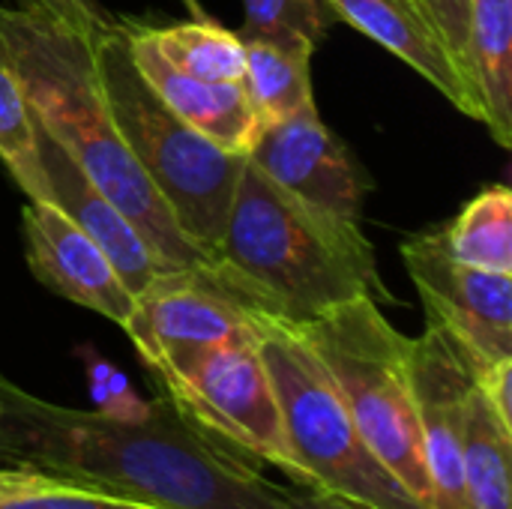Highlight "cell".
<instances>
[{
  "mask_svg": "<svg viewBox=\"0 0 512 509\" xmlns=\"http://www.w3.org/2000/svg\"><path fill=\"white\" fill-rule=\"evenodd\" d=\"M162 393L141 423L54 405L0 372V462L162 509H288V489L252 471Z\"/></svg>",
  "mask_w": 512,
  "mask_h": 509,
  "instance_id": "6da1fadb",
  "label": "cell"
},
{
  "mask_svg": "<svg viewBox=\"0 0 512 509\" xmlns=\"http://www.w3.org/2000/svg\"><path fill=\"white\" fill-rule=\"evenodd\" d=\"M210 270L252 312L288 324H309L360 297L396 303L360 222L285 192L249 159Z\"/></svg>",
  "mask_w": 512,
  "mask_h": 509,
  "instance_id": "7a4b0ae2",
  "label": "cell"
},
{
  "mask_svg": "<svg viewBox=\"0 0 512 509\" xmlns=\"http://www.w3.org/2000/svg\"><path fill=\"white\" fill-rule=\"evenodd\" d=\"M0 57L18 75L42 129L117 204L168 270L213 264L177 225L123 141L105 102L93 39L45 15L0 3Z\"/></svg>",
  "mask_w": 512,
  "mask_h": 509,
  "instance_id": "3957f363",
  "label": "cell"
},
{
  "mask_svg": "<svg viewBox=\"0 0 512 509\" xmlns=\"http://www.w3.org/2000/svg\"><path fill=\"white\" fill-rule=\"evenodd\" d=\"M96 66L111 117L135 162L186 237L213 261L246 156L207 141L156 96L129 57L123 21L96 42Z\"/></svg>",
  "mask_w": 512,
  "mask_h": 509,
  "instance_id": "277c9868",
  "label": "cell"
},
{
  "mask_svg": "<svg viewBox=\"0 0 512 509\" xmlns=\"http://www.w3.org/2000/svg\"><path fill=\"white\" fill-rule=\"evenodd\" d=\"M294 327L324 360L372 456L417 504L432 509V480L408 375L411 339L369 297Z\"/></svg>",
  "mask_w": 512,
  "mask_h": 509,
  "instance_id": "5b68a950",
  "label": "cell"
},
{
  "mask_svg": "<svg viewBox=\"0 0 512 509\" xmlns=\"http://www.w3.org/2000/svg\"><path fill=\"white\" fill-rule=\"evenodd\" d=\"M252 321L303 489L372 509H426L363 444L333 375L306 336L267 312H252Z\"/></svg>",
  "mask_w": 512,
  "mask_h": 509,
  "instance_id": "8992f818",
  "label": "cell"
},
{
  "mask_svg": "<svg viewBox=\"0 0 512 509\" xmlns=\"http://www.w3.org/2000/svg\"><path fill=\"white\" fill-rule=\"evenodd\" d=\"M159 393L222 447L267 462L303 489V471L285 438L279 405L252 330L207 348L183 351L153 369Z\"/></svg>",
  "mask_w": 512,
  "mask_h": 509,
  "instance_id": "52a82bcc",
  "label": "cell"
},
{
  "mask_svg": "<svg viewBox=\"0 0 512 509\" xmlns=\"http://www.w3.org/2000/svg\"><path fill=\"white\" fill-rule=\"evenodd\" d=\"M402 261L426 306V318L462 342L477 372L510 360L512 273H489L456 261L441 228L405 240Z\"/></svg>",
  "mask_w": 512,
  "mask_h": 509,
  "instance_id": "ba28073f",
  "label": "cell"
},
{
  "mask_svg": "<svg viewBox=\"0 0 512 509\" xmlns=\"http://www.w3.org/2000/svg\"><path fill=\"white\" fill-rule=\"evenodd\" d=\"M408 375L432 480V509H471L462 456L477 366L447 327L426 318V330L411 339Z\"/></svg>",
  "mask_w": 512,
  "mask_h": 509,
  "instance_id": "9c48e42d",
  "label": "cell"
},
{
  "mask_svg": "<svg viewBox=\"0 0 512 509\" xmlns=\"http://www.w3.org/2000/svg\"><path fill=\"white\" fill-rule=\"evenodd\" d=\"M123 330L144 369H153L183 351L219 345L252 330V309L210 267L165 270L135 294Z\"/></svg>",
  "mask_w": 512,
  "mask_h": 509,
  "instance_id": "30bf717a",
  "label": "cell"
},
{
  "mask_svg": "<svg viewBox=\"0 0 512 509\" xmlns=\"http://www.w3.org/2000/svg\"><path fill=\"white\" fill-rule=\"evenodd\" d=\"M246 159L285 192L327 213L360 222L372 180L354 153L327 129L318 108L264 126Z\"/></svg>",
  "mask_w": 512,
  "mask_h": 509,
  "instance_id": "8fae6325",
  "label": "cell"
},
{
  "mask_svg": "<svg viewBox=\"0 0 512 509\" xmlns=\"http://www.w3.org/2000/svg\"><path fill=\"white\" fill-rule=\"evenodd\" d=\"M21 231L27 267L39 285L114 321L120 330L126 327L135 297L105 252L54 201H27L21 210Z\"/></svg>",
  "mask_w": 512,
  "mask_h": 509,
  "instance_id": "7c38bea8",
  "label": "cell"
},
{
  "mask_svg": "<svg viewBox=\"0 0 512 509\" xmlns=\"http://www.w3.org/2000/svg\"><path fill=\"white\" fill-rule=\"evenodd\" d=\"M333 18H342L393 57L426 78L456 111L480 120L477 93L447 48L423 0H324Z\"/></svg>",
  "mask_w": 512,
  "mask_h": 509,
  "instance_id": "4fadbf2b",
  "label": "cell"
},
{
  "mask_svg": "<svg viewBox=\"0 0 512 509\" xmlns=\"http://www.w3.org/2000/svg\"><path fill=\"white\" fill-rule=\"evenodd\" d=\"M123 36L141 78L183 123L198 129L216 147L237 156H249L261 132V123L240 81H204L177 69L138 30V24L123 21Z\"/></svg>",
  "mask_w": 512,
  "mask_h": 509,
  "instance_id": "5bb4252c",
  "label": "cell"
},
{
  "mask_svg": "<svg viewBox=\"0 0 512 509\" xmlns=\"http://www.w3.org/2000/svg\"><path fill=\"white\" fill-rule=\"evenodd\" d=\"M36 141H39V159H42L51 201L105 252V258L111 261V267L135 297L153 276L165 273L168 267L144 243L135 225L117 210V204L108 201L87 180V174L72 162V156L42 129L39 120H36Z\"/></svg>",
  "mask_w": 512,
  "mask_h": 509,
  "instance_id": "9a60e30c",
  "label": "cell"
},
{
  "mask_svg": "<svg viewBox=\"0 0 512 509\" xmlns=\"http://www.w3.org/2000/svg\"><path fill=\"white\" fill-rule=\"evenodd\" d=\"M468 69L480 123L498 147H512V0H471Z\"/></svg>",
  "mask_w": 512,
  "mask_h": 509,
  "instance_id": "2e32d148",
  "label": "cell"
},
{
  "mask_svg": "<svg viewBox=\"0 0 512 509\" xmlns=\"http://www.w3.org/2000/svg\"><path fill=\"white\" fill-rule=\"evenodd\" d=\"M312 51L300 36H249L243 39L246 69L243 90L264 126L315 108L312 96Z\"/></svg>",
  "mask_w": 512,
  "mask_h": 509,
  "instance_id": "e0dca14e",
  "label": "cell"
},
{
  "mask_svg": "<svg viewBox=\"0 0 512 509\" xmlns=\"http://www.w3.org/2000/svg\"><path fill=\"white\" fill-rule=\"evenodd\" d=\"M512 429H507L480 387L474 384L468 399L465 429V495L471 509H512Z\"/></svg>",
  "mask_w": 512,
  "mask_h": 509,
  "instance_id": "ac0fdd59",
  "label": "cell"
},
{
  "mask_svg": "<svg viewBox=\"0 0 512 509\" xmlns=\"http://www.w3.org/2000/svg\"><path fill=\"white\" fill-rule=\"evenodd\" d=\"M441 231L456 261L489 273H512V189L507 183L477 192Z\"/></svg>",
  "mask_w": 512,
  "mask_h": 509,
  "instance_id": "d6986e66",
  "label": "cell"
},
{
  "mask_svg": "<svg viewBox=\"0 0 512 509\" xmlns=\"http://www.w3.org/2000/svg\"><path fill=\"white\" fill-rule=\"evenodd\" d=\"M165 60L204 81H243V39L213 18H189L162 27H138Z\"/></svg>",
  "mask_w": 512,
  "mask_h": 509,
  "instance_id": "ffe728a7",
  "label": "cell"
},
{
  "mask_svg": "<svg viewBox=\"0 0 512 509\" xmlns=\"http://www.w3.org/2000/svg\"><path fill=\"white\" fill-rule=\"evenodd\" d=\"M0 162L27 195V201H51L39 141H36V117L27 102V93L9 63L0 57Z\"/></svg>",
  "mask_w": 512,
  "mask_h": 509,
  "instance_id": "44dd1931",
  "label": "cell"
},
{
  "mask_svg": "<svg viewBox=\"0 0 512 509\" xmlns=\"http://www.w3.org/2000/svg\"><path fill=\"white\" fill-rule=\"evenodd\" d=\"M327 24L330 9L324 0H243V27L237 36H300L318 45Z\"/></svg>",
  "mask_w": 512,
  "mask_h": 509,
  "instance_id": "7402d4cb",
  "label": "cell"
},
{
  "mask_svg": "<svg viewBox=\"0 0 512 509\" xmlns=\"http://www.w3.org/2000/svg\"><path fill=\"white\" fill-rule=\"evenodd\" d=\"M78 360L84 363L87 390H90L96 414L117 420V423H141L150 417L153 402L144 399L132 387V381L126 378V372L120 366H114L108 357H102L93 345H81Z\"/></svg>",
  "mask_w": 512,
  "mask_h": 509,
  "instance_id": "603a6c76",
  "label": "cell"
},
{
  "mask_svg": "<svg viewBox=\"0 0 512 509\" xmlns=\"http://www.w3.org/2000/svg\"><path fill=\"white\" fill-rule=\"evenodd\" d=\"M12 3L15 9L45 15L93 42H99L102 36L120 27V21L99 0H12Z\"/></svg>",
  "mask_w": 512,
  "mask_h": 509,
  "instance_id": "cb8c5ba5",
  "label": "cell"
},
{
  "mask_svg": "<svg viewBox=\"0 0 512 509\" xmlns=\"http://www.w3.org/2000/svg\"><path fill=\"white\" fill-rule=\"evenodd\" d=\"M0 509H162L153 504H138L129 498H117L108 492H96L87 486H66L57 492H42V495H27L18 501H9Z\"/></svg>",
  "mask_w": 512,
  "mask_h": 509,
  "instance_id": "d4e9b609",
  "label": "cell"
},
{
  "mask_svg": "<svg viewBox=\"0 0 512 509\" xmlns=\"http://www.w3.org/2000/svg\"><path fill=\"white\" fill-rule=\"evenodd\" d=\"M435 27L441 30L447 48L453 51V57L459 60V66L465 69L468 81H471V69H468V39H471V0H423ZM474 87V84H471Z\"/></svg>",
  "mask_w": 512,
  "mask_h": 509,
  "instance_id": "484cf974",
  "label": "cell"
},
{
  "mask_svg": "<svg viewBox=\"0 0 512 509\" xmlns=\"http://www.w3.org/2000/svg\"><path fill=\"white\" fill-rule=\"evenodd\" d=\"M477 387L486 396V402L492 405L495 417L507 429H512V357L498 360V363L486 366L483 372H477Z\"/></svg>",
  "mask_w": 512,
  "mask_h": 509,
  "instance_id": "4316f807",
  "label": "cell"
},
{
  "mask_svg": "<svg viewBox=\"0 0 512 509\" xmlns=\"http://www.w3.org/2000/svg\"><path fill=\"white\" fill-rule=\"evenodd\" d=\"M66 486H78V483H69V480H60V477H48V474H39V471H24V468H0V507L9 504V501H18V498H27V495H42V492H57V489H66Z\"/></svg>",
  "mask_w": 512,
  "mask_h": 509,
  "instance_id": "83f0119b",
  "label": "cell"
},
{
  "mask_svg": "<svg viewBox=\"0 0 512 509\" xmlns=\"http://www.w3.org/2000/svg\"><path fill=\"white\" fill-rule=\"evenodd\" d=\"M288 509H372L327 492H288Z\"/></svg>",
  "mask_w": 512,
  "mask_h": 509,
  "instance_id": "f1b7e54d",
  "label": "cell"
},
{
  "mask_svg": "<svg viewBox=\"0 0 512 509\" xmlns=\"http://www.w3.org/2000/svg\"><path fill=\"white\" fill-rule=\"evenodd\" d=\"M180 3L186 6L189 18H210V15H207V9L201 6V0H180Z\"/></svg>",
  "mask_w": 512,
  "mask_h": 509,
  "instance_id": "f546056e",
  "label": "cell"
}]
</instances>
